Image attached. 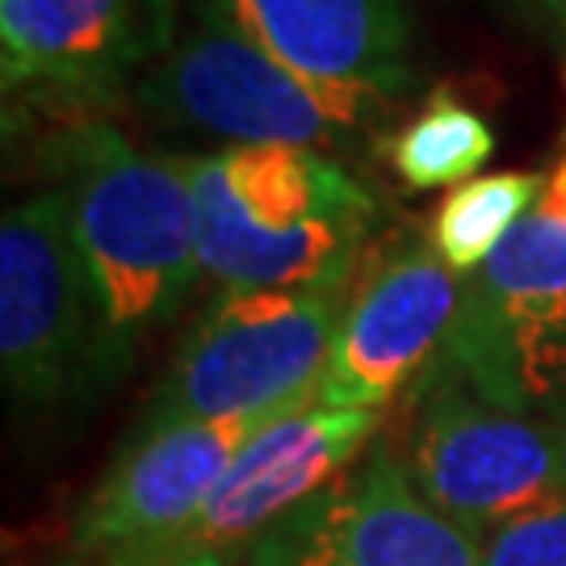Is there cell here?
<instances>
[{
	"label": "cell",
	"mask_w": 566,
	"mask_h": 566,
	"mask_svg": "<svg viewBox=\"0 0 566 566\" xmlns=\"http://www.w3.org/2000/svg\"><path fill=\"white\" fill-rule=\"evenodd\" d=\"M441 369L479 399L525 416L566 407V160L546 172L500 252L465 277Z\"/></svg>",
	"instance_id": "obj_4"
},
{
	"label": "cell",
	"mask_w": 566,
	"mask_h": 566,
	"mask_svg": "<svg viewBox=\"0 0 566 566\" xmlns=\"http://www.w3.org/2000/svg\"><path fill=\"white\" fill-rule=\"evenodd\" d=\"M72 198L105 332L126 357L139 332L164 324L202 273L198 198L185 164L147 156L105 122H81L46 147Z\"/></svg>",
	"instance_id": "obj_2"
},
{
	"label": "cell",
	"mask_w": 566,
	"mask_h": 566,
	"mask_svg": "<svg viewBox=\"0 0 566 566\" xmlns=\"http://www.w3.org/2000/svg\"><path fill=\"white\" fill-rule=\"evenodd\" d=\"M516 4H525V9H533V13H542V18H549L554 25H566V0H516Z\"/></svg>",
	"instance_id": "obj_17"
},
{
	"label": "cell",
	"mask_w": 566,
	"mask_h": 566,
	"mask_svg": "<svg viewBox=\"0 0 566 566\" xmlns=\"http://www.w3.org/2000/svg\"><path fill=\"white\" fill-rule=\"evenodd\" d=\"M181 566H227L219 554H206V558H189V563H181Z\"/></svg>",
	"instance_id": "obj_18"
},
{
	"label": "cell",
	"mask_w": 566,
	"mask_h": 566,
	"mask_svg": "<svg viewBox=\"0 0 566 566\" xmlns=\"http://www.w3.org/2000/svg\"><path fill=\"white\" fill-rule=\"evenodd\" d=\"M189 9L193 21H181L172 51L135 84L147 114L214 135L227 147L332 151L361 143L378 126L386 102L306 81L227 18Z\"/></svg>",
	"instance_id": "obj_5"
},
{
	"label": "cell",
	"mask_w": 566,
	"mask_h": 566,
	"mask_svg": "<svg viewBox=\"0 0 566 566\" xmlns=\"http://www.w3.org/2000/svg\"><path fill=\"white\" fill-rule=\"evenodd\" d=\"M483 566H566V500L491 533Z\"/></svg>",
	"instance_id": "obj_16"
},
{
	"label": "cell",
	"mask_w": 566,
	"mask_h": 566,
	"mask_svg": "<svg viewBox=\"0 0 566 566\" xmlns=\"http://www.w3.org/2000/svg\"><path fill=\"white\" fill-rule=\"evenodd\" d=\"M122 357L76 240L67 189H42L0 223V369L25 407H60Z\"/></svg>",
	"instance_id": "obj_7"
},
{
	"label": "cell",
	"mask_w": 566,
	"mask_h": 566,
	"mask_svg": "<svg viewBox=\"0 0 566 566\" xmlns=\"http://www.w3.org/2000/svg\"><path fill=\"white\" fill-rule=\"evenodd\" d=\"M462 294L465 277L437 256L432 243L386 252L344 303L319 403L386 411L446 357Z\"/></svg>",
	"instance_id": "obj_11"
},
{
	"label": "cell",
	"mask_w": 566,
	"mask_h": 566,
	"mask_svg": "<svg viewBox=\"0 0 566 566\" xmlns=\"http://www.w3.org/2000/svg\"><path fill=\"white\" fill-rule=\"evenodd\" d=\"M177 34V0H0L4 97H118L172 51Z\"/></svg>",
	"instance_id": "obj_10"
},
{
	"label": "cell",
	"mask_w": 566,
	"mask_h": 566,
	"mask_svg": "<svg viewBox=\"0 0 566 566\" xmlns=\"http://www.w3.org/2000/svg\"><path fill=\"white\" fill-rule=\"evenodd\" d=\"M348 285L223 290L189 327L143 428L277 420L319 403Z\"/></svg>",
	"instance_id": "obj_3"
},
{
	"label": "cell",
	"mask_w": 566,
	"mask_h": 566,
	"mask_svg": "<svg viewBox=\"0 0 566 566\" xmlns=\"http://www.w3.org/2000/svg\"><path fill=\"white\" fill-rule=\"evenodd\" d=\"M542 185L546 177L537 172H491L449 189V198L437 206L432 219L437 256L458 277H474L542 198Z\"/></svg>",
	"instance_id": "obj_15"
},
{
	"label": "cell",
	"mask_w": 566,
	"mask_h": 566,
	"mask_svg": "<svg viewBox=\"0 0 566 566\" xmlns=\"http://www.w3.org/2000/svg\"><path fill=\"white\" fill-rule=\"evenodd\" d=\"M306 81L399 102L416 88L407 0H189Z\"/></svg>",
	"instance_id": "obj_13"
},
{
	"label": "cell",
	"mask_w": 566,
	"mask_h": 566,
	"mask_svg": "<svg viewBox=\"0 0 566 566\" xmlns=\"http://www.w3.org/2000/svg\"><path fill=\"white\" fill-rule=\"evenodd\" d=\"M248 566H483V542L428 504L374 441L353 470L248 546Z\"/></svg>",
	"instance_id": "obj_8"
},
{
	"label": "cell",
	"mask_w": 566,
	"mask_h": 566,
	"mask_svg": "<svg viewBox=\"0 0 566 566\" xmlns=\"http://www.w3.org/2000/svg\"><path fill=\"white\" fill-rule=\"evenodd\" d=\"M202 273L223 290L348 285L378 202L311 147H223L185 160Z\"/></svg>",
	"instance_id": "obj_1"
},
{
	"label": "cell",
	"mask_w": 566,
	"mask_h": 566,
	"mask_svg": "<svg viewBox=\"0 0 566 566\" xmlns=\"http://www.w3.org/2000/svg\"><path fill=\"white\" fill-rule=\"evenodd\" d=\"M495 156L491 122L437 88L424 109L386 139V160L411 189H458Z\"/></svg>",
	"instance_id": "obj_14"
},
{
	"label": "cell",
	"mask_w": 566,
	"mask_h": 566,
	"mask_svg": "<svg viewBox=\"0 0 566 566\" xmlns=\"http://www.w3.org/2000/svg\"><path fill=\"white\" fill-rule=\"evenodd\" d=\"M390 449L428 504L479 542L566 500V420L486 403L441 365L420 378Z\"/></svg>",
	"instance_id": "obj_6"
},
{
	"label": "cell",
	"mask_w": 566,
	"mask_h": 566,
	"mask_svg": "<svg viewBox=\"0 0 566 566\" xmlns=\"http://www.w3.org/2000/svg\"><path fill=\"white\" fill-rule=\"evenodd\" d=\"M269 420H185L139 428L81 504L76 546L114 566H139L181 533L219 486L243 441Z\"/></svg>",
	"instance_id": "obj_12"
},
{
	"label": "cell",
	"mask_w": 566,
	"mask_h": 566,
	"mask_svg": "<svg viewBox=\"0 0 566 566\" xmlns=\"http://www.w3.org/2000/svg\"><path fill=\"white\" fill-rule=\"evenodd\" d=\"M378 428L382 411L324 403L269 420L231 458L202 512L139 566H181L189 558H223L227 549L252 546L264 528H273L361 462L378 441Z\"/></svg>",
	"instance_id": "obj_9"
},
{
	"label": "cell",
	"mask_w": 566,
	"mask_h": 566,
	"mask_svg": "<svg viewBox=\"0 0 566 566\" xmlns=\"http://www.w3.org/2000/svg\"><path fill=\"white\" fill-rule=\"evenodd\" d=\"M558 420H566V407H563V416H558Z\"/></svg>",
	"instance_id": "obj_19"
}]
</instances>
